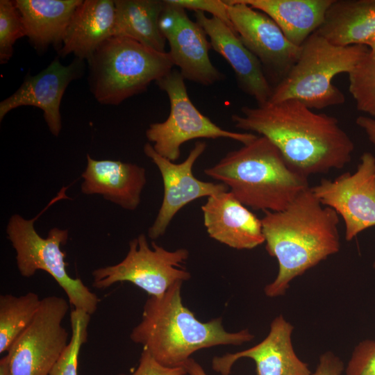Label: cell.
Listing matches in <instances>:
<instances>
[{"instance_id": "20", "label": "cell", "mask_w": 375, "mask_h": 375, "mask_svg": "<svg viewBox=\"0 0 375 375\" xmlns=\"http://www.w3.org/2000/svg\"><path fill=\"white\" fill-rule=\"evenodd\" d=\"M115 24L114 1H82L72 15L59 55L74 53L76 58L88 61L101 44L114 35Z\"/></svg>"}, {"instance_id": "30", "label": "cell", "mask_w": 375, "mask_h": 375, "mask_svg": "<svg viewBox=\"0 0 375 375\" xmlns=\"http://www.w3.org/2000/svg\"><path fill=\"white\" fill-rule=\"evenodd\" d=\"M172 4L178 6L183 8L200 12H207L212 15V17L218 18L228 26H232L228 12L226 1L222 0H168Z\"/></svg>"}, {"instance_id": "10", "label": "cell", "mask_w": 375, "mask_h": 375, "mask_svg": "<svg viewBox=\"0 0 375 375\" xmlns=\"http://www.w3.org/2000/svg\"><path fill=\"white\" fill-rule=\"evenodd\" d=\"M69 310L66 299H42L34 319L7 351L11 375H49L69 344L62 320Z\"/></svg>"}, {"instance_id": "24", "label": "cell", "mask_w": 375, "mask_h": 375, "mask_svg": "<svg viewBox=\"0 0 375 375\" xmlns=\"http://www.w3.org/2000/svg\"><path fill=\"white\" fill-rule=\"evenodd\" d=\"M113 36L132 39L153 50L165 52L166 40L159 19L165 8L160 0H115Z\"/></svg>"}, {"instance_id": "9", "label": "cell", "mask_w": 375, "mask_h": 375, "mask_svg": "<svg viewBox=\"0 0 375 375\" xmlns=\"http://www.w3.org/2000/svg\"><path fill=\"white\" fill-rule=\"evenodd\" d=\"M126 257L119 263L100 267L92 272V285L106 289L118 282H130L150 297H160L174 284L190 278L183 267L189 251L184 248L169 251L155 242L149 247L144 233L129 242Z\"/></svg>"}, {"instance_id": "32", "label": "cell", "mask_w": 375, "mask_h": 375, "mask_svg": "<svg viewBox=\"0 0 375 375\" xmlns=\"http://www.w3.org/2000/svg\"><path fill=\"white\" fill-rule=\"evenodd\" d=\"M344 368L343 362L338 356L332 351H326L320 356L312 375H341Z\"/></svg>"}, {"instance_id": "31", "label": "cell", "mask_w": 375, "mask_h": 375, "mask_svg": "<svg viewBox=\"0 0 375 375\" xmlns=\"http://www.w3.org/2000/svg\"><path fill=\"white\" fill-rule=\"evenodd\" d=\"M184 366L167 367L159 363L146 349H143L139 365L131 374H120L119 375H185Z\"/></svg>"}, {"instance_id": "7", "label": "cell", "mask_w": 375, "mask_h": 375, "mask_svg": "<svg viewBox=\"0 0 375 375\" xmlns=\"http://www.w3.org/2000/svg\"><path fill=\"white\" fill-rule=\"evenodd\" d=\"M67 189L63 187L33 219L12 215L6 226L7 238L15 250L17 267L23 277H32L38 270L47 272L63 290L74 308L92 315L98 308V297L81 279L71 277L66 269L65 253L61 250V245L66 244L68 240V230L54 227L46 238H42L34 226L35 220L53 203L62 199H69L65 194Z\"/></svg>"}, {"instance_id": "29", "label": "cell", "mask_w": 375, "mask_h": 375, "mask_svg": "<svg viewBox=\"0 0 375 375\" xmlns=\"http://www.w3.org/2000/svg\"><path fill=\"white\" fill-rule=\"evenodd\" d=\"M346 375H375V340H364L355 347Z\"/></svg>"}, {"instance_id": "34", "label": "cell", "mask_w": 375, "mask_h": 375, "mask_svg": "<svg viewBox=\"0 0 375 375\" xmlns=\"http://www.w3.org/2000/svg\"><path fill=\"white\" fill-rule=\"evenodd\" d=\"M188 375H208L202 367L192 358L183 365Z\"/></svg>"}, {"instance_id": "3", "label": "cell", "mask_w": 375, "mask_h": 375, "mask_svg": "<svg viewBox=\"0 0 375 375\" xmlns=\"http://www.w3.org/2000/svg\"><path fill=\"white\" fill-rule=\"evenodd\" d=\"M183 283H176L160 297H149L141 322L130 335L133 342L142 345L159 363L183 366L192 353L202 349L241 345L253 339L248 329L226 331L220 317L207 322L197 319L183 303Z\"/></svg>"}, {"instance_id": "23", "label": "cell", "mask_w": 375, "mask_h": 375, "mask_svg": "<svg viewBox=\"0 0 375 375\" xmlns=\"http://www.w3.org/2000/svg\"><path fill=\"white\" fill-rule=\"evenodd\" d=\"M333 0H240L272 19L285 37L296 46L323 24Z\"/></svg>"}, {"instance_id": "33", "label": "cell", "mask_w": 375, "mask_h": 375, "mask_svg": "<svg viewBox=\"0 0 375 375\" xmlns=\"http://www.w3.org/2000/svg\"><path fill=\"white\" fill-rule=\"evenodd\" d=\"M356 123L365 133L375 149V119L368 116L360 115L356 119Z\"/></svg>"}, {"instance_id": "11", "label": "cell", "mask_w": 375, "mask_h": 375, "mask_svg": "<svg viewBox=\"0 0 375 375\" xmlns=\"http://www.w3.org/2000/svg\"><path fill=\"white\" fill-rule=\"evenodd\" d=\"M310 188L323 206L342 218L347 241L375 226V156L371 153L362 154L354 173L322 178Z\"/></svg>"}, {"instance_id": "4", "label": "cell", "mask_w": 375, "mask_h": 375, "mask_svg": "<svg viewBox=\"0 0 375 375\" xmlns=\"http://www.w3.org/2000/svg\"><path fill=\"white\" fill-rule=\"evenodd\" d=\"M203 172L226 185L246 207L263 212L284 210L310 188L308 177L293 170L277 147L261 135Z\"/></svg>"}, {"instance_id": "13", "label": "cell", "mask_w": 375, "mask_h": 375, "mask_svg": "<svg viewBox=\"0 0 375 375\" xmlns=\"http://www.w3.org/2000/svg\"><path fill=\"white\" fill-rule=\"evenodd\" d=\"M206 149V144L198 141L184 161L174 163L159 155L150 142L144 144V153L157 166L164 189L160 208L148 229L149 238L156 240L162 236L174 217L187 204L201 197L229 190L222 183L203 181L193 174V166Z\"/></svg>"}, {"instance_id": "14", "label": "cell", "mask_w": 375, "mask_h": 375, "mask_svg": "<svg viewBox=\"0 0 375 375\" xmlns=\"http://www.w3.org/2000/svg\"><path fill=\"white\" fill-rule=\"evenodd\" d=\"M159 19L160 30L169 45V55L183 78L205 86L225 76L209 57L211 48L203 28L186 14L185 10L164 0Z\"/></svg>"}, {"instance_id": "8", "label": "cell", "mask_w": 375, "mask_h": 375, "mask_svg": "<svg viewBox=\"0 0 375 375\" xmlns=\"http://www.w3.org/2000/svg\"><path fill=\"white\" fill-rule=\"evenodd\" d=\"M156 83L167 94L170 110L166 120L149 125L146 137L153 149L170 161L179 158L181 147L191 140L228 138L245 144L257 137L251 133L223 129L202 114L190 100L178 70H172Z\"/></svg>"}, {"instance_id": "28", "label": "cell", "mask_w": 375, "mask_h": 375, "mask_svg": "<svg viewBox=\"0 0 375 375\" xmlns=\"http://www.w3.org/2000/svg\"><path fill=\"white\" fill-rule=\"evenodd\" d=\"M26 36L21 15L14 1H0V63L6 64L13 54L15 42Z\"/></svg>"}, {"instance_id": "6", "label": "cell", "mask_w": 375, "mask_h": 375, "mask_svg": "<svg viewBox=\"0 0 375 375\" xmlns=\"http://www.w3.org/2000/svg\"><path fill=\"white\" fill-rule=\"evenodd\" d=\"M88 62L91 91L105 105H118L144 92L174 65L169 52L119 36L103 42Z\"/></svg>"}, {"instance_id": "35", "label": "cell", "mask_w": 375, "mask_h": 375, "mask_svg": "<svg viewBox=\"0 0 375 375\" xmlns=\"http://www.w3.org/2000/svg\"><path fill=\"white\" fill-rule=\"evenodd\" d=\"M0 375H11L7 354L0 360Z\"/></svg>"}, {"instance_id": "12", "label": "cell", "mask_w": 375, "mask_h": 375, "mask_svg": "<svg viewBox=\"0 0 375 375\" xmlns=\"http://www.w3.org/2000/svg\"><path fill=\"white\" fill-rule=\"evenodd\" d=\"M226 2L233 29L259 60L266 76L277 84L297 62L301 47L290 42L275 22L264 12L240 0Z\"/></svg>"}, {"instance_id": "21", "label": "cell", "mask_w": 375, "mask_h": 375, "mask_svg": "<svg viewBox=\"0 0 375 375\" xmlns=\"http://www.w3.org/2000/svg\"><path fill=\"white\" fill-rule=\"evenodd\" d=\"M26 36L38 50L62 43L72 15L82 0H16Z\"/></svg>"}, {"instance_id": "26", "label": "cell", "mask_w": 375, "mask_h": 375, "mask_svg": "<svg viewBox=\"0 0 375 375\" xmlns=\"http://www.w3.org/2000/svg\"><path fill=\"white\" fill-rule=\"evenodd\" d=\"M347 74L357 110L375 119V58L369 52Z\"/></svg>"}, {"instance_id": "36", "label": "cell", "mask_w": 375, "mask_h": 375, "mask_svg": "<svg viewBox=\"0 0 375 375\" xmlns=\"http://www.w3.org/2000/svg\"><path fill=\"white\" fill-rule=\"evenodd\" d=\"M365 45L369 49L370 56L375 58V35L367 40Z\"/></svg>"}, {"instance_id": "25", "label": "cell", "mask_w": 375, "mask_h": 375, "mask_svg": "<svg viewBox=\"0 0 375 375\" xmlns=\"http://www.w3.org/2000/svg\"><path fill=\"white\" fill-rule=\"evenodd\" d=\"M42 299L29 292L19 297L0 296V353L8 351L12 342L34 319Z\"/></svg>"}, {"instance_id": "15", "label": "cell", "mask_w": 375, "mask_h": 375, "mask_svg": "<svg viewBox=\"0 0 375 375\" xmlns=\"http://www.w3.org/2000/svg\"><path fill=\"white\" fill-rule=\"evenodd\" d=\"M83 61L76 58L65 66L56 58L39 74L27 76L12 95L0 103V120L17 107L35 106L43 110L50 132L58 137L62 127L61 100L69 83L80 76Z\"/></svg>"}, {"instance_id": "27", "label": "cell", "mask_w": 375, "mask_h": 375, "mask_svg": "<svg viewBox=\"0 0 375 375\" xmlns=\"http://www.w3.org/2000/svg\"><path fill=\"white\" fill-rule=\"evenodd\" d=\"M91 315L74 308L70 312L71 333L69 344L49 375H78V360L81 348L88 340Z\"/></svg>"}, {"instance_id": "1", "label": "cell", "mask_w": 375, "mask_h": 375, "mask_svg": "<svg viewBox=\"0 0 375 375\" xmlns=\"http://www.w3.org/2000/svg\"><path fill=\"white\" fill-rule=\"evenodd\" d=\"M231 116L235 127L271 141L288 165L308 177L344 167L354 144L337 118L317 113L299 101L243 106Z\"/></svg>"}, {"instance_id": "17", "label": "cell", "mask_w": 375, "mask_h": 375, "mask_svg": "<svg viewBox=\"0 0 375 375\" xmlns=\"http://www.w3.org/2000/svg\"><path fill=\"white\" fill-rule=\"evenodd\" d=\"M194 16L209 37L211 48L233 69L240 90L253 97L258 106L268 102L273 88L260 62L242 43L233 28L200 11L194 12Z\"/></svg>"}, {"instance_id": "2", "label": "cell", "mask_w": 375, "mask_h": 375, "mask_svg": "<svg viewBox=\"0 0 375 375\" xmlns=\"http://www.w3.org/2000/svg\"><path fill=\"white\" fill-rule=\"evenodd\" d=\"M261 219L269 256L278 272L264 292L269 297L284 295L291 281L340 249L339 215L323 206L310 187L281 211H264Z\"/></svg>"}, {"instance_id": "16", "label": "cell", "mask_w": 375, "mask_h": 375, "mask_svg": "<svg viewBox=\"0 0 375 375\" xmlns=\"http://www.w3.org/2000/svg\"><path fill=\"white\" fill-rule=\"evenodd\" d=\"M294 326L283 315L276 317L270 324L268 335L256 345L235 353L213 358L214 370L228 375L239 359H252L257 375H312L308 364L296 354L292 343Z\"/></svg>"}, {"instance_id": "19", "label": "cell", "mask_w": 375, "mask_h": 375, "mask_svg": "<svg viewBox=\"0 0 375 375\" xmlns=\"http://www.w3.org/2000/svg\"><path fill=\"white\" fill-rule=\"evenodd\" d=\"M81 177L82 193L100 194L128 210L137 209L147 183L146 171L141 166L119 160H95L89 154Z\"/></svg>"}, {"instance_id": "37", "label": "cell", "mask_w": 375, "mask_h": 375, "mask_svg": "<svg viewBox=\"0 0 375 375\" xmlns=\"http://www.w3.org/2000/svg\"><path fill=\"white\" fill-rule=\"evenodd\" d=\"M373 267L375 268V262L373 264Z\"/></svg>"}, {"instance_id": "22", "label": "cell", "mask_w": 375, "mask_h": 375, "mask_svg": "<svg viewBox=\"0 0 375 375\" xmlns=\"http://www.w3.org/2000/svg\"><path fill=\"white\" fill-rule=\"evenodd\" d=\"M317 33L333 44H362L375 35V0H333Z\"/></svg>"}, {"instance_id": "5", "label": "cell", "mask_w": 375, "mask_h": 375, "mask_svg": "<svg viewBox=\"0 0 375 375\" xmlns=\"http://www.w3.org/2000/svg\"><path fill=\"white\" fill-rule=\"evenodd\" d=\"M369 52L362 44H333L316 31L301 44L288 74L273 87L269 102L294 99L318 110L343 104L344 94L333 79L339 74H349Z\"/></svg>"}, {"instance_id": "18", "label": "cell", "mask_w": 375, "mask_h": 375, "mask_svg": "<svg viewBox=\"0 0 375 375\" xmlns=\"http://www.w3.org/2000/svg\"><path fill=\"white\" fill-rule=\"evenodd\" d=\"M208 235L235 249H252L265 242L261 219L230 192L208 197L201 206Z\"/></svg>"}]
</instances>
